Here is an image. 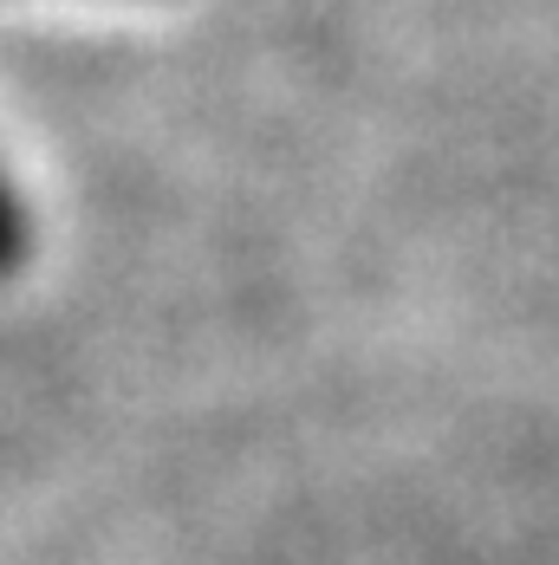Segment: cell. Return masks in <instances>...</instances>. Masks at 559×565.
Masks as SVG:
<instances>
[{
    "label": "cell",
    "instance_id": "6da1fadb",
    "mask_svg": "<svg viewBox=\"0 0 559 565\" xmlns=\"http://www.w3.org/2000/svg\"><path fill=\"white\" fill-rule=\"evenodd\" d=\"M27 260V209L13 202L7 175H0V274H13Z\"/></svg>",
    "mask_w": 559,
    "mask_h": 565
}]
</instances>
